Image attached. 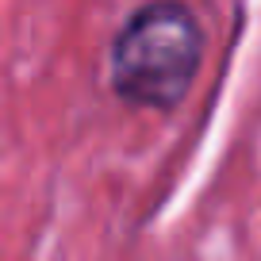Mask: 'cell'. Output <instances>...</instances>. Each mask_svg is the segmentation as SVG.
Returning <instances> with one entry per match:
<instances>
[{"label":"cell","instance_id":"obj_1","mask_svg":"<svg viewBox=\"0 0 261 261\" xmlns=\"http://www.w3.org/2000/svg\"><path fill=\"white\" fill-rule=\"evenodd\" d=\"M204 62V27L185 0H150L119 27L108 54L112 92L130 108L173 112Z\"/></svg>","mask_w":261,"mask_h":261}]
</instances>
